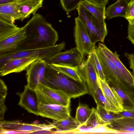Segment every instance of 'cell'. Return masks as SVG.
Here are the masks:
<instances>
[{
    "label": "cell",
    "mask_w": 134,
    "mask_h": 134,
    "mask_svg": "<svg viewBox=\"0 0 134 134\" xmlns=\"http://www.w3.org/2000/svg\"><path fill=\"white\" fill-rule=\"evenodd\" d=\"M23 27L25 37L15 51L49 47L55 45L58 40L57 32L39 14L33 15Z\"/></svg>",
    "instance_id": "obj_1"
},
{
    "label": "cell",
    "mask_w": 134,
    "mask_h": 134,
    "mask_svg": "<svg viewBox=\"0 0 134 134\" xmlns=\"http://www.w3.org/2000/svg\"><path fill=\"white\" fill-rule=\"evenodd\" d=\"M42 84L62 91L71 98H75L89 93L87 86L84 81L74 80L60 72L53 65L46 63Z\"/></svg>",
    "instance_id": "obj_2"
},
{
    "label": "cell",
    "mask_w": 134,
    "mask_h": 134,
    "mask_svg": "<svg viewBox=\"0 0 134 134\" xmlns=\"http://www.w3.org/2000/svg\"><path fill=\"white\" fill-rule=\"evenodd\" d=\"M77 9L78 17L85 26L92 42H104L108 33L105 20L97 18L80 4Z\"/></svg>",
    "instance_id": "obj_3"
},
{
    "label": "cell",
    "mask_w": 134,
    "mask_h": 134,
    "mask_svg": "<svg viewBox=\"0 0 134 134\" xmlns=\"http://www.w3.org/2000/svg\"><path fill=\"white\" fill-rule=\"evenodd\" d=\"M0 134L35 133L38 132L52 133V130L54 129L52 123L28 124L19 120L0 121Z\"/></svg>",
    "instance_id": "obj_4"
},
{
    "label": "cell",
    "mask_w": 134,
    "mask_h": 134,
    "mask_svg": "<svg viewBox=\"0 0 134 134\" xmlns=\"http://www.w3.org/2000/svg\"><path fill=\"white\" fill-rule=\"evenodd\" d=\"M65 45V42H63L54 46L46 48L14 51L1 54H0V66L10 60L17 58L35 57L44 60L61 52L64 48Z\"/></svg>",
    "instance_id": "obj_5"
},
{
    "label": "cell",
    "mask_w": 134,
    "mask_h": 134,
    "mask_svg": "<svg viewBox=\"0 0 134 134\" xmlns=\"http://www.w3.org/2000/svg\"><path fill=\"white\" fill-rule=\"evenodd\" d=\"M35 90L38 105L56 104L70 106L71 98L62 91L52 88L41 83H39Z\"/></svg>",
    "instance_id": "obj_6"
},
{
    "label": "cell",
    "mask_w": 134,
    "mask_h": 134,
    "mask_svg": "<svg viewBox=\"0 0 134 134\" xmlns=\"http://www.w3.org/2000/svg\"><path fill=\"white\" fill-rule=\"evenodd\" d=\"M74 34L76 48L82 54H88L96 49L95 44L91 41L86 28L78 17L75 18Z\"/></svg>",
    "instance_id": "obj_7"
},
{
    "label": "cell",
    "mask_w": 134,
    "mask_h": 134,
    "mask_svg": "<svg viewBox=\"0 0 134 134\" xmlns=\"http://www.w3.org/2000/svg\"><path fill=\"white\" fill-rule=\"evenodd\" d=\"M83 55L76 47L57 53L44 59L46 63L77 66L84 60Z\"/></svg>",
    "instance_id": "obj_8"
},
{
    "label": "cell",
    "mask_w": 134,
    "mask_h": 134,
    "mask_svg": "<svg viewBox=\"0 0 134 134\" xmlns=\"http://www.w3.org/2000/svg\"><path fill=\"white\" fill-rule=\"evenodd\" d=\"M77 68L79 74L82 80L87 84L89 93L92 96L99 86L97 74L89 57L86 60L84 59Z\"/></svg>",
    "instance_id": "obj_9"
},
{
    "label": "cell",
    "mask_w": 134,
    "mask_h": 134,
    "mask_svg": "<svg viewBox=\"0 0 134 134\" xmlns=\"http://www.w3.org/2000/svg\"><path fill=\"white\" fill-rule=\"evenodd\" d=\"M46 67L44 59H39L32 62L26 69V85L36 90L39 83L43 84Z\"/></svg>",
    "instance_id": "obj_10"
},
{
    "label": "cell",
    "mask_w": 134,
    "mask_h": 134,
    "mask_svg": "<svg viewBox=\"0 0 134 134\" xmlns=\"http://www.w3.org/2000/svg\"><path fill=\"white\" fill-rule=\"evenodd\" d=\"M70 106L56 104H40L39 115L41 116L60 121L67 118L70 115Z\"/></svg>",
    "instance_id": "obj_11"
},
{
    "label": "cell",
    "mask_w": 134,
    "mask_h": 134,
    "mask_svg": "<svg viewBox=\"0 0 134 134\" xmlns=\"http://www.w3.org/2000/svg\"><path fill=\"white\" fill-rule=\"evenodd\" d=\"M38 59L37 57H29L10 60L0 66V75L3 76L12 73L21 72L26 70L32 62Z\"/></svg>",
    "instance_id": "obj_12"
},
{
    "label": "cell",
    "mask_w": 134,
    "mask_h": 134,
    "mask_svg": "<svg viewBox=\"0 0 134 134\" xmlns=\"http://www.w3.org/2000/svg\"><path fill=\"white\" fill-rule=\"evenodd\" d=\"M17 94L19 96L18 105L26 110L29 113L39 115L38 103L35 90L27 85L25 86L23 91Z\"/></svg>",
    "instance_id": "obj_13"
},
{
    "label": "cell",
    "mask_w": 134,
    "mask_h": 134,
    "mask_svg": "<svg viewBox=\"0 0 134 134\" xmlns=\"http://www.w3.org/2000/svg\"><path fill=\"white\" fill-rule=\"evenodd\" d=\"M98 47L113 63L129 83L134 86V76L133 74L128 70L121 61L116 52H112L104 44L101 43H98Z\"/></svg>",
    "instance_id": "obj_14"
},
{
    "label": "cell",
    "mask_w": 134,
    "mask_h": 134,
    "mask_svg": "<svg viewBox=\"0 0 134 134\" xmlns=\"http://www.w3.org/2000/svg\"><path fill=\"white\" fill-rule=\"evenodd\" d=\"M25 37V31L23 27L16 32L0 41V54L16 50L19 43Z\"/></svg>",
    "instance_id": "obj_15"
},
{
    "label": "cell",
    "mask_w": 134,
    "mask_h": 134,
    "mask_svg": "<svg viewBox=\"0 0 134 134\" xmlns=\"http://www.w3.org/2000/svg\"><path fill=\"white\" fill-rule=\"evenodd\" d=\"M43 0H16L18 10L22 16V21L30 15L35 14L42 6Z\"/></svg>",
    "instance_id": "obj_16"
},
{
    "label": "cell",
    "mask_w": 134,
    "mask_h": 134,
    "mask_svg": "<svg viewBox=\"0 0 134 134\" xmlns=\"http://www.w3.org/2000/svg\"><path fill=\"white\" fill-rule=\"evenodd\" d=\"M107 125L109 128L116 131L119 134H134V118L122 117Z\"/></svg>",
    "instance_id": "obj_17"
},
{
    "label": "cell",
    "mask_w": 134,
    "mask_h": 134,
    "mask_svg": "<svg viewBox=\"0 0 134 134\" xmlns=\"http://www.w3.org/2000/svg\"><path fill=\"white\" fill-rule=\"evenodd\" d=\"M52 123L56 130L53 131V133L54 134H73L74 130L80 125L75 119L70 115L66 119L55 121Z\"/></svg>",
    "instance_id": "obj_18"
},
{
    "label": "cell",
    "mask_w": 134,
    "mask_h": 134,
    "mask_svg": "<svg viewBox=\"0 0 134 134\" xmlns=\"http://www.w3.org/2000/svg\"><path fill=\"white\" fill-rule=\"evenodd\" d=\"M129 2L127 0H118L106 9V18L109 19L116 17H125Z\"/></svg>",
    "instance_id": "obj_19"
},
{
    "label": "cell",
    "mask_w": 134,
    "mask_h": 134,
    "mask_svg": "<svg viewBox=\"0 0 134 134\" xmlns=\"http://www.w3.org/2000/svg\"><path fill=\"white\" fill-rule=\"evenodd\" d=\"M15 21L0 15V41L12 35L20 30L15 25Z\"/></svg>",
    "instance_id": "obj_20"
},
{
    "label": "cell",
    "mask_w": 134,
    "mask_h": 134,
    "mask_svg": "<svg viewBox=\"0 0 134 134\" xmlns=\"http://www.w3.org/2000/svg\"><path fill=\"white\" fill-rule=\"evenodd\" d=\"M97 80L99 87L108 101L120 111H123V108L121 104L115 96L109 84L106 81L102 80L98 75Z\"/></svg>",
    "instance_id": "obj_21"
},
{
    "label": "cell",
    "mask_w": 134,
    "mask_h": 134,
    "mask_svg": "<svg viewBox=\"0 0 134 134\" xmlns=\"http://www.w3.org/2000/svg\"><path fill=\"white\" fill-rule=\"evenodd\" d=\"M92 96L97 104L100 106L108 113L113 112L118 113L120 110L111 104L104 95L102 91L99 86L93 93Z\"/></svg>",
    "instance_id": "obj_22"
},
{
    "label": "cell",
    "mask_w": 134,
    "mask_h": 134,
    "mask_svg": "<svg viewBox=\"0 0 134 134\" xmlns=\"http://www.w3.org/2000/svg\"><path fill=\"white\" fill-rule=\"evenodd\" d=\"M0 15L14 21L21 20L22 16L18 12L15 2L0 5Z\"/></svg>",
    "instance_id": "obj_23"
},
{
    "label": "cell",
    "mask_w": 134,
    "mask_h": 134,
    "mask_svg": "<svg viewBox=\"0 0 134 134\" xmlns=\"http://www.w3.org/2000/svg\"><path fill=\"white\" fill-rule=\"evenodd\" d=\"M80 4L97 18L104 20L106 19L105 6L98 5L89 0H83Z\"/></svg>",
    "instance_id": "obj_24"
},
{
    "label": "cell",
    "mask_w": 134,
    "mask_h": 134,
    "mask_svg": "<svg viewBox=\"0 0 134 134\" xmlns=\"http://www.w3.org/2000/svg\"><path fill=\"white\" fill-rule=\"evenodd\" d=\"M96 111L97 119L101 124H108L122 117L118 113H107L104 108L99 105H97Z\"/></svg>",
    "instance_id": "obj_25"
},
{
    "label": "cell",
    "mask_w": 134,
    "mask_h": 134,
    "mask_svg": "<svg viewBox=\"0 0 134 134\" xmlns=\"http://www.w3.org/2000/svg\"><path fill=\"white\" fill-rule=\"evenodd\" d=\"M115 96L121 104L123 111L134 108V101L120 89L114 87H111Z\"/></svg>",
    "instance_id": "obj_26"
},
{
    "label": "cell",
    "mask_w": 134,
    "mask_h": 134,
    "mask_svg": "<svg viewBox=\"0 0 134 134\" xmlns=\"http://www.w3.org/2000/svg\"><path fill=\"white\" fill-rule=\"evenodd\" d=\"M93 110L92 108L90 109L87 105L79 103L76 110L75 119L80 125L82 124L90 116Z\"/></svg>",
    "instance_id": "obj_27"
},
{
    "label": "cell",
    "mask_w": 134,
    "mask_h": 134,
    "mask_svg": "<svg viewBox=\"0 0 134 134\" xmlns=\"http://www.w3.org/2000/svg\"><path fill=\"white\" fill-rule=\"evenodd\" d=\"M51 64L54 65L58 71L65 75L77 81H83L79 74L77 66Z\"/></svg>",
    "instance_id": "obj_28"
},
{
    "label": "cell",
    "mask_w": 134,
    "mask_h": 134,
    "mask_svg": "<svg viewBox=\"0 0 134 134\" xmlns=\"http://www.w3.org/2000/svg\"><path fill=\"white\" fill-rule=\"evenodd\" d=\"M7 87L4 82L0 80V120H4V116L7 108L5 103V99L7 94Z\"/></svg>",
    "instance_id": "obj_29"
},
{
    "label": "cell",
    "mask_w": 134,
    "mask_h": 134,
    "mask_svg": "<svg viewBox=\"0 0 134 134\" xmlns=\"http://www.w3.org/2000/svg\"><path fill=\"white\" fill-rule=\"evenodd\" d=\"M99 77L103 81H106L103 69L97 56L96 49L88 55Z\"/></svg>",
    "instance_id": "obj_30"
},
{
    "label": "cell",
    "mask_w": 134,
    "mask_h": 134,
    "mask_svg": "<svg viewBox=\"0 0 134 134\" xmlns=\"http://www.w3.org/2000/svg\"><path fill=\"white\" fill-rule=\"evenodd\" d=\"M82 133H118L109 128L107 124H99L92 129L83 132Z\"/></svg>",
    "instance_id": "obj_31"
},
{
    "label": "cell",
    "mask_w": 134,
    "mask_h": 134,
    "mask_svg": "<svg viewBox=\"0 0 134 134\" xmlns=\"http://www.w3.org/2000/svg\"><path fill=\"white\" fill-rule=\"evenodd\" d=\"M83 0H60L63 9L68 14L77 9Z\"/></svg>",
    "instance_id": "obj_32"
},
{
    "label": "cell",
    "mask_w": 134,
    "mask_h": 134,
    "mask_svg": "<svg viewBox=\"0 0 134 134\" xmlns=\"http://www.w3.org/2000/svg\"><path fill=\"white\" fill-rule=\"evenodd\" d=\"M124 18L126 19L134 18V0H132L129 2Z\"/></svg>",
    "instance_id": "obj_33"
},
{
    "label": "cell",
    "mask_w": 134,
    "mask_h": 134,
    "mask_svg": "<svg viewBox=\"0 0 134 134\" xmlns=\"http://www.w3.org/2000/svg\"><path fill=\"white\" fill-rule=\"evenodd\" d=\"M122 117H128L134 118V108L127 111H123L118 113Z\"/></svg>",
    "instance_id": "obj_34"
},
{
    "label": "cell",
    "mask_w": 134,
    "mask_h": 134,
    "mask_svg": "<svg viewBox=\"0 0 134 134\" xmlns=\"http://www.w3.org/2000/svg\"><path fill=\"white\" fill-rule=\"evenodd\" d=\"M127 38L134 46V27L129 24Z\"/></svg>",
    "instance_id": "obj_35"
},
{
    "label": "cell",
    "mask_w": 134,
    "mask_h": 134,
    "mask_svg": "<svg viewBox=\"0 0 134 134\" xmlns=\"http://www.w3.org/2000/svg\"><path fill=\"white\" fill-rule=\"evenodd\" d=\"M125 54L129 61L130 67L132 70L134 76V58L132 56L131 54L125 53Z\"/></svg>",
    "instance_id": "obj_36"
},
{
    "label": "cell",
    "mask_w": 134,
    "mask_h": 134,
    "mask_svg": "<svg viewBox=\"0 0 134 134\" xmlns=\"http://www.w3.org/2000/svg\"><path fill=\"white\" fill-rule=\"evenodd\" d=\"M94 3L100 6H105L109 0H89Z\"/></svg>",
    "instance_id": "obj_37"
},
{
    "label": "cell",
    "mask_w": 134,
    "mask_h": 134,
    "mask_svg": "<svg viewBox=\"0 0 134 134\" xmlns=\"http://www.w3.org/2000/svg\"><path fill=\"white\" fill-rule=\"evenodd\" d=\"M16 0H0V5L8 4L15 2Z\"/></svg>",
    "instance_id": "obj_38"
},
{
    "label": "cell",
    "mask_w": 134,
    "mask_h": 134,
    "mask_svg": "<svg viewBox=\"0 0 134 134\" xmlns=\"http://www.w3.org/2000/svg\"><path fill=\"white\" fill-rule=\"evenodd\" d=\"M130 24L134 27V18H130L126 19Z\"/></svg>",
    "instance_id": "obj_39"
},
{
    "label": "cell",
    "mask_w": 134,
    "mask_h": 134,
    "mask_svg": "<svg viewBox=\"0 0 134 134\" xmlns=\"http://www.w3.org/2000/svg\"><path fill=\"white\" fill-rule=\"evenodd\" d=\"M132 56L134 58V54L133 53H131Z\"/></svg>",
    "instance_id": "obj_40"
},
{
    "label": "cell",
    "mask_w": 134,
    "mask_h": 134,
    "mask_svg": "<svg viewBox=\"0 0 134 134\" xmlns=\"http://www.w3.org/2000/svg\"><path fill=\"white\" fill-rule=\"evenodd\" d=\"M127 0L130 2L132 0Z\"/></svg>",
    "instance_id": "obj_41"
}]
</instances>
